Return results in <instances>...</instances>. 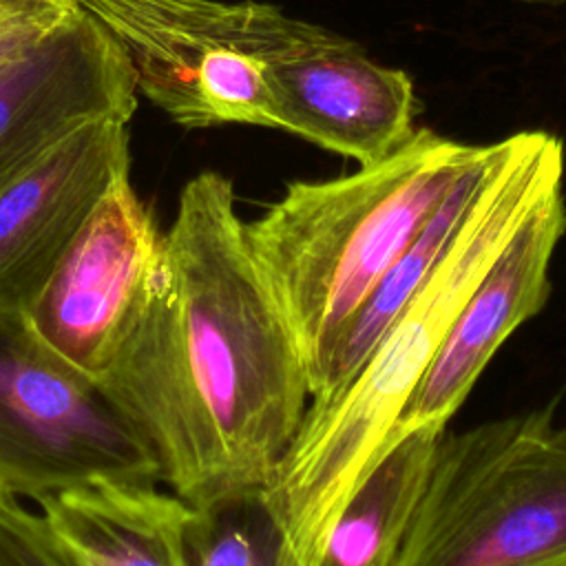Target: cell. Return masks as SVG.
<instances>
[{"mask_svg":"<svg viewBox=\"0 0 566 566\" xmlns=\"http://www.w3.org/2000/svg\"><path fill=\"white\" fill-rule=\"evenodd\" d=\"M97 382L190 506L270 480L312 394L230 177L203 170L181 188L157 268Z\"/></svg>","mask_w":566,"mask_h":566,"instance_id":"6da1fadb","label":"cell"},{"mask_svg":"<svg viewBox=\"0 0 566 566\" xmlns=\"http://www.w3.org/2000/svg\"><path fill=\"white\" fill-rule=\"evenodd\" d=\"M564 144L551 133L522 130L491 142L451 245L354 378L336 396L310 400L263 486L283 537V566H321L343 506L385 453L464 301L537 199L564 181Z\"/></svg>","mask_w":566,"mask_h":566,"instance_id":"7a4b0ae2","label":"cell"},{"mask_svg":"<svg viewBox=\"0 0 566 566\" xmlns=\"http://www.w3.org/2000/svg\"><path fill=\"white\" fill-rule=\"evenodd\" d=\"M480 150L420 126L374 166L290 181L259 219L245 221L250 254L301 349L310 394L345 325Z\"/></svg>","mask_w":566,"mask_h":566,"instance_id":"3957f363","label":"cell"},{"mask_svg":"<svg viewBox=\"0 0 566 566\" xmlns=\"http://www.w3.org/2000/svg\"><path fill=\"white\" fill-rule=\"evenodd\" d=\"M391 566H566V427L528 411L444 431Z\"/></svg>","mask_w":566,"mask_h":566,"instance_id":"277c9868","label":"cell"},{"mask_svg":"<svg viewBox=\"0 0 566 566\" xmlns=\"http://www.w3.org/2000/svg\"><path fill=\"white\" fill-rule=\"evenodd\" d=\"M122 44L137 91L184 128H276L265 71L287 13L259 0H77Z\"/></svg>","mask_w":566,"mask_h":566,"instance_id":"5b68a950","label":"cell"},{"mask_svg":"<svg viewBox=\"0 0 566 566\" xmlns=\"http://www.w3.org/2000/svg\"><path fill=\"white\" fill-rule=\"evenodd\" d=\"M0 478L13 497L35 502L95 480L161 482L142 431L38 336L27 312H0Z\"/></svg>","mask_w":566,"mask_h":566,"instance_id":"8992f818","label":"cell"},{"mask_svg":"<svg viewBox=\"0 0 566 566\" xmlns=\"http://www.w3.org/2000/svg\"><path fill=\"white\" fill-rule=\"evenodd\" d=\"M276 128L374 166L405 148L420 126L407 71L378 64L354 40L287 18L268 71Z\"/></svg>","mask_w":566,"mask_h":566,"instance_id":"52a82bcc","label":"cell"},{"mask_svg":"<svg viewBox=\"0 0 566 566\" xmlns=\"http://www.w3.org/2000/svg\"><path fill=\"white\" fill-rule=\"evenodd\" d=\"M137 93L122 44L84 9L0 64V190L82 128L128 124Z\"/></svg>","mask_w":566,"mask_h":566,"instance_id":"ba28073f","label":"cell"},{"mask_svg":"<svg viewBox=\"0 0 566 566\" xmlns=\"http://www.w3.org/2000/svg\"><path fill=\"white\" fill-rule=\"evenodd\" d=\"M164 234L137 197L130 168L102 195L27 312L38 336L95 380L153 276Z\"/></svg>","mask_w":566,"mask_h":566,"instance_id":"9c48e42d","label":"cell"},{"mask_svg":"<svg viewBox=\"0 0 566 566\" xmlns=\"http://www.w3.org/2000/svg\"><path fill=\"white\" fill-rule=\"evenodd\" d=\"M564 232L566 197L564 181H559L528 210L464 301L407 400L391 440L418 427L447 429L502 343L548 301V270Z\"/></svg>","mask_w":566,"mask_h":566,"instance_id":"30bf717a","label":"cell"},{"mask_svg":"<svg viewBox=\"0 0 566 566\" xmlns=\"http://www.w3.org/2000/svg\"><path fill=\"white\" fill-rule=\"evenodd\" d=\"M130 168L124 122L82 128L0 190V312H29L75 234Z\"/></svg>","mask_w":566,"mask_h":566,"instance_id":"8fae6325","label":"cell"},{"mask_svg":"<svg viewBox=\"0 0 566 566\" xmlns=\"http://www.w3.org/2000/svg\"><path fill=\"white\" fill-rule=\"evenodd\" d=\"M84 566H186L192 506L155 484L95 480L38 500Z\"/></svg>","mask_w":566,"mask_h":566,"instance_id":"7c38bea8","label":"cell"},{"mask_svg":"<svg viewBox=\"0 0 566 566\" xmlns=\"http://www.w3.org/2000/svg\"><path fill=\"white\" fill-rule=\"evenodd\" d=\"M447 429L396 436L343 506L321 566H391L427 489Z\"/></svg>","mask_w":566,"mask_h":566,"instance_id":"4fadbf2b","label":"cell"},{"mask_svg":"<svg viewBox=\"0 0 566 566\" xmlns=\"http://www.w3.org/2000/svg\"><path fill=\"white\" fill-rule=\"evenodd\" d=\"M489 153L491 144H482L475 161L462 172V177L422 226L411 245L387 270V274L380 279V283L374 287V292L367 296L354 318L345 325L312 387L310 400H327L354 378V374L376 349L385 332L391 327L400 310L431 274L467 217V210L482 179Z\"/></svg>","mask_w":566,"mask_h":566,"instance_id":"5bb4252c","label":"cell"},{"mask_svg":"<svg viewBox=\"0 0 566 566\" xmlns=\"http://www.w3.org/2000/svg\"><path fill=\"white\" fill-rule=\"evenodd\" d=\"M281 531L263 489L195 509L186 526V566H283Z\"/></svg>","mask_w":566,"mask_h":566,"instance_id":"9a60e30c","label":"cell"},{"mask_svg":"<svg viewBox=\"0 0 566 566\" xmlns=\"http://www.w3.org/2000/svg\"><path fill=\"white\" fill-rule=\"evenodd\" d=\"M0 566H84L53 533L44 515L18 497L0 504Z\"/></svg>","mask_w":566,"mask_h":566,"instance_id":"2e32d148","label":"cell"},{"mask_svg":"<svg viewBox=\"0 0 566 566\" xmlns=\"http://www.w3.org/2000/svg\"><path fill=\"white\" fill-rule=\"evenodd\" d=\"M77 0H0V64L40 42L71 15Z\"/></svg>","mask_w":566,"mask_h":566,"instance_id":"e0dca14e","label":"cell"},{"mask_svg":"<svg viewBox=\"0 0 566 566\" xmlns=\"http://www.w3.org/2000/svg\"><path fill=\"white\" fill-rule=\"evenodd\" d=\"M520 2H528V4H564L566 0H520Z\"/></svg>","mask_w":566,"mask_h":566,"instance_id":"ac0fdd59","label":"cell"},{"mask_svg":"<svg viewBox=\"0 0 566 566\" xmlns=\"http://www.w3.org/2000/svg\"><path fill=\"white\" fill-rule=\"evenodd\" d=\"M7 497H11V493H9L7 484H4V482H2V478H0V504H2Z\"/></svg>","mask_w":566,"mask_h":566,"instance_id":"d6986e66","label":"cell"}]
</instances>
